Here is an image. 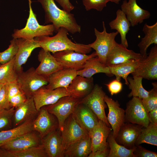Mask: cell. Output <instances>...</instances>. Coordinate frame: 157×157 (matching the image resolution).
<instances>
[{"instance_id": "603a6c76", "label": "cell", "mask_w": 157, "mask_h": 157, "mask_svg": "<svg viewBox=\"0 0 157 157\" xmlns=\"http://www.w3.org/2000/svg\"><path fill=\"white\" fill-rule=\"evenodd\" d=\"M94 86L92 77L86 78L77 75L66 89L69 96L81 99L90 93Z\"/></svg>"}, {"instance_id": "db71d44e", "label": "cell", "mask_w": 157, "mask_h": 157, "mask_svg": "<svg viewBox=\"0 0 157 157\" xmlns=\"http://www.w3.org/2000/svg\"><path fill=\"white\" fill-rule=\"evenodd\" d=\"M1 65V64L0 63V66Z\"/></svg>"}, {"instance_id": "1f68e13d", "label": "cell", "mask_w": 157, "mask_h": 157, "mask_svg": "<svg viewBox=\"0 0 157 157\" xmlns=\"http://www.w3.org/2000/svg\"><path fill=\"white\" fill-rule=\"evenodd\" d=\"M142 31L144 36L142 38L138 44L140 53L143 57L147 55V51L148 47L151 44L157 45V22L152 25L145 24L143 27Z\"/></svg>"}, {"instance_id": "9c48e42d", "label": "cell", "mask_w": 157, "mask_h": 157, "mask_svg": "<svg viewBox=\"0 0 157 157\" xmlns=\"http://www.w3.org/2000/svg\"><path fill=\"white\" fill-rule=\"evenodd\" d=\"M52 55L63 68L70 69L77 71L83 68L88 60L97 56L95 51L88 55L69 50L57 52Z\"/></svg>"}, {"instance_id": "4dcf8cb0", "label": "cell", "mask_w": 157, "mask_h": 157, "mask_svg": "<svg viewBox=\"0 0 157 157\" xmlns=\"http://www.w3.org/2000/svg\"><path fill=\"white\" fill-rule=\"evenodd\" d=\"M33 120L27 121L12 129L0 131V147L19 136L33 131Z\"/></svg>"}, {"instance_id": "f5cc1de1", "label": "cell", "mask_w": 157, "mask_h": 157, "mask_svg": "<svg viewBox=\"0 0 157 157\" xmlns=\"http://www.w3.org/2000/svg\"><path fill=\"white\" fill-rule=\"evenodd\" d=\"M28 2H31V0H28Z\"/></svg>"}, {"instance_id": "484cf974", "label": "cell", "mask_w": 157, "mask_h": 157, "mask_svg": "<svg viewBox=\"0 0 157 157\" xmlns=\"http://www.w3.org/2000/svg\"><path fill=\"white\" fill-rule=\"evenodd\" d=\"M38 112L33 97L27 98L23 104L15 109L13 120V126L16 127L27 121L33 120Z\"/></svg>"}, {"instance_id": "7c38bea8", "label": "cell", "mask_w": 157, "mask_h": 157, "mask_svg": "<svg viewBox=\"0 0 157 157\" xmlns=\"http://www.w3.org/2000/svg\"><path fill=\"white\" fill-rule=\"evenodd\" d=\"M69 96L66 89L60 87L51 90L44 86L36 91L33 96L37 110L38 111L44 106L56 103L64 96Z\"/></svg>"}, {"instance_id": "cb8c5ba5", "label": "cell", "mask_w": 157, "mask_h": 157, "mask_svg": "<svg viewBox=\"0 0 157 157\" xmlns=\"http://www.w3.org/2000/svg\"><path fill=\"white\" fill-rule=\"evenodd\" d=\"M40 63L35 69L36 72L42 75L48 77L53 73L63 69L50 52L42 48L38 55Z\"/></svg>"}, {"instance_id": "8992f818", "label": "cell", "mask_w": 157, "mask_h": 157, "mask_svg": "<svg viewBox=\"0 0 157 157\" xmlns=\"http://www.w3.org/2000/svg\"><path fill=\"white\" fill-rule=\"evenodd\" d=\"M103 30L100 32L94 28L96 39L93 43L88 44L89 46L95 51L99 60L106 64L107 56L116 42L115 38L118 34L117 31L108 33L107 32L105 22L103 21Z\"/></svg>"}, {"instance_id": "ee69618b", "label": "cell", "mask_w": 157, "mask_h": 157, "mask_svg": "<svg viewBox=\"0 0 157 157\" xmlns=\"http://www.w3.org/2000/svg\"><path fill=\"white\" fill-rule=\"evenodd\" d=\"M133 153L136 157H156L157 153L146 149L140 145H135Z\"/></svg>"}, {"instance_id": "7402d4cb", "label": "cell", "mask_w": 157, "mask_h": 157, "mask_svg": "<svg viewBox=\"0 0 157 157\" xmlns=\"http://www.w3.org/2000/svg\"><path fill=\"white\" fill-rule=\"evenodd\" d=\"M48 157H64V150L60 130H55L41 139Z\"/></svg>"}, {"instance_id": "f546056e", "label": "cell", "mask_w": 157, "mask_h": 157, "mask_svg": "<svg viewBox=\"0 0 157 157\" xmlns=\"http://www.w3.org/2000/svg\"><path fill=\"white\" fill-rule=\"evenodd\" d=\"M140 59H132L124 63L108 66L110 73L115 76L116 79L120 81L122 78L125 81V84L128 85V77L135 70Z\"/></svg>"}, {"instance_id": "277c9868", "label": "cell", "mask_w": 157, "mask_h": 157, "mask_svg": "<svg viewBox=\"0 0 157 157\" xmlns=\"http://www.w3.org/2000/svg\"><path fill=\"white\" fill-rule=\"evenodd\" d=\"M17 81L27 98L33 97L36 91L49 82L48 77L38 74L33 67L17 73Z\"/></svg>"}, {"instance_id": "d6a6232c", "label": "cell", "mask_w": 157, "mask_h": 157, "mask_svg": "<svg viewBox=\"0 0 157 157\" xmlns=\"http://www.w3.org/2000/svg\"><path fill=\"white\" fill-rule=\"evenodd\" d=\"M107 141L109 147L108 157H136L133 153L135 145L133 149H128L119 144L115 140L112 130L108 136Z\"/></svg>"}, {"instance_id": "6da1fadb", "label": "cell", "mask_w": 157, "mask_h": 157, "mask_svg": "<svg viewBox=\"0 0 157 157\" xmlns=\"http://www.w3.org/2000/svg\"><path fill=\"white\" fill-rule=\"evenodd\" d=\"M44 10L45 23H52L57 33L61 27L66 29L69 33L74 34L80 33L81 26L77 23L74 15L59 8L54 0H38Z\"/></svg>"}, {"instance_id": "ffe728a7", "label": "cell", "mask_w": 157, "mask_h": 157, "mask_svg": "<svg viewBox=\"0 0 157 157\" xmlns=\"http://www.w3.org/2000/svg\"><path fill=\"white\" fill-rule=\"evenodd\" d=\"M17 39L18 49L15 56V66L18 73L23 71L22 65L26 63L33 51L36 48L40 47V46L39 42L34 38L31 40Z\"/></svg>"}, {"instance_id": "816d5d0a", "label": "cell", "mask_w": 157, "mask_h": 157, "mask_svg": "<svg viewBox=\"0 0 157 157\" xmlns=\"http://www.w3.org/2000/svg\"><path fill=\"white\" fill-rule=\"evenodd\" d=\"M4 84L0 83V89Z\"/></svg>"}, {"instance_id": "52a82bcc", "label": "cell", "mask_w": 157, "mask_h": 157, "mask_svg": "<svg viewBox=\"0 0 157 157\" xmlns=\"http://www.w3.org/2000/svg\"><path fill=\"white\" fill-rule=\"evenodd\" d=\"M106 94L102 87L96 84L90 93L81 99L80 103L88 107L99 120L110 127L105 112V109L107 106L104 100Z\"/></svg>"}, {"instance_id": "8d00e7d4", "label": "cell", "mask_w": 157, "mask_h": 157, "mask_svg": "<svg viewBox=\"0 0 157 157\" xmlns=\"http://www.w3.org/2000/svg\"><path fill=\"white\" fill-rule=\"evenodd\" d=\"M12 152L14 157H48L41 144L22 151Z\"/></svg>"}, {"instance_id": "5bb4252c", "label": "cell", "mask_w": 157, "mask_h": 157, "mask_svg": "<svg viewBox=\"0 0 157 157\" xmlns=\"http://www.w3.org/2000/svg\"><path fill=\"white\" fill-rule=\"evenodd\" d=\"M104 100L108 108L107 120L115 138L120 128L125 123V110L120 107L117 101L114 100L106 94Z\"/></svg>"}, {"instance_id": "d4e9b609", "label": "cell", "mask_w": 157, "mask_h": 157, "mask_svg": "<svg viewBox=\"0 0 157 157\" xmlns=\"http://www.w3.org/2000/svg\"><path fill=\"white\" fill-rule=\"evenodd\" d=\"M77 75V71L70 69L63 68L49 76L48 77V83L45 86L51 90L60 87L66 88Z\"/></svg>"}, {"instance_id": "4fadbf2b", "label": "cell", "mask_w": 157, "mask_h": 157, "mask_svg": "<svg viewBox=\"0 0 157 157\" xmlns=\"http://www.w3.org/2000/svg\"><path fill=\"white\" fill-rule=\"evenodd\" d=\"M38 114L33 122V131L37 132L41 139L49 133L58 129V121H56L52 116L44 107L38 111Z\"/></svg>"}, {"instance_id": "7dc6e473", "label": "cell", "mask_w": 157, "mask_h": 157, "mask_svg": "<svg viewBox=\"0 0 157 157\" xmlns=\"http://www.w3.org/2000/svg\"><path fill=\"white\" fill-rule=\"evenodd\" d=\"M63 8V9L68 12H70L74 8V6L69 0H55Z\"/></svg>"}, {"instance_id": "83f0119b", "label": "cell", "mask_w": 157, "mask_h": 157, "mask_svg": "<svg viewBox=\"0 0 157 157\" xmlns=\"http://www.w3.org/2000/svg\"><path fill=\"white\" fill-rule=\"evenodd\" d=\"M116 15L115 18L110 21L109 25L111 29L115 30L119 33L121 44L127 48L128 44L126 35L130 29V24L125 14L121 9L117 10Z\"/></svg>"}, {"instance_id": "b9f144b4", "label": "cell", "mask_w": 157, "mask_h": 157, "mask_svg": "<svg viewBox=\"0 0 157 157\" xmlns=\"http://www.w3.org/2000/svg\"><path fill=\"white\" fill-rule=\"evenodd\" d=\"M10 108L8 97V83L5 84L0 89V110Z\"/></svg>"}, {"instance_id": "f35d334b", "label": "cell", "mask_w": 157, "mask_h": 157, "mask_svg": "<svg viewBox=\"0 0 157 157\" xmlns=\"http://www.w3.org/2000/svg\"><path fill=\"white\" fill-rule=\"evenodd\" d=\"M8 47L4 51L0 52V63L1 64L11 60L15 56L18 49L17 39L13 38L10 41Z\"/></svg>"}, {"instance_id": "836d02e7", "label": "cell", "mask_w": 157, "mask_h": 157, "mask_svg": "<svg viewBox=\"0 0 157 157\" xmlns=\"http://www.w3.org/2000/svg\"><path fill=\"white\" fill-rule=\"evenodd\" d=\"M143 143L157 146V124L151 122L147 127L142 128L135 145Z\"/></svg>"}, {"instance_id": "ba28073f", "label": "cell", "mask_w": 157, "mask_h": 157, "mask_svg": "<svg viewBox=\"0 0 157 157\" xmlns=\"http://www.w3.org/2000/svg\"><path fill=\"white\" fill-rule=\"evenodd\" d=\"M125 122L137 124L147 127L151 123L149 115L142 102V99L136 97L127 103L125 110Z\"/></svg>"}, {"instance_id": "7bdbcfd3", "label": "cell", "mask_w": 157, "mask_h": 157, "mask_svg": "<svg viewBox=\"0 0 157 157\" xmlns=\"http://www.w3.org/2000/svg\"><path fill=\"white\" fill-rule=\"evenodd\" d=\"M27 99L25 95L21 90L17 94L9 99L10 106L16 108L23 104Z\"/></svg>"}, {"instance_id": "4316f807", "label": "cell", "mask_w": 157, "mask_h": 157, "mask_svg": "<svg viewBox=\"0 0 157 157\" xmlns=\"http://www.w3.org/2000/svg\"><path fill=\"white\" fill-rule=\"evenodd\" d=\"M91 152V141L89 134L69 146L65 151L64 156L87 157Z\"/></svg>"}, {"instance_id": "60d3db41", "label": "cell", "mask_w": 157, "mask_h": 157, "mask_svg": "<svg viewBox=\"0 0 157 157\" xmlns=\"http://www.w3.org/2000/svg\"><path fill=\"white\" fill-rule=\"evenodd\" d=\"M83 4L87 11L94 9L101 11L106 7V0H82Z\"/></svg>"}, {"instance_id": "5b68a950", "label": "cell", "mask_w": 157, "mask_h": 157, "mask_svg": "<svg viewBox=\"0 0 157 157\" xmlns=\"http://www.w3.org/2000/svg\"><path fill=\"white\" fill-rule=\"evenodd\" d=\"M81 99L71 96H66L61 98L53 104L44 106L56 117L58 122V129L60 131L63 129L65 120L72 113Z\"/></svg>"}, {"instance_id": "e575fe53", "label": "cell", "mask_w": 157, "mask_h": 157, "mask_svg": "<svg viewBox=\"0 0 157 157\" xmlns=\"http://www.w3.org/2000/svg\"><path fill=\"white\" fill-rule=\"evenodd\" d=\"M142 77L137 76L128 77L127 80L129 83L128 85L131 90L128 95L129 97H136L142 99L148 97L149 92L143 88L142 85Z\"/></svg>"}, {"instance_id": "8fae6325", "label": "cell", "mask_w": 157, "mask_h": 157, "mask_svg": "<svg viewBox=\"0 0 157 157\" xmlns=\"http://www.w3.org/2000/svg\"><path fill=\"white\" fill-rule=\"evenodd\" d=\"M148 80L157 79V45H155L148 54L140 59L135 70L131 74Z\"/></svg>"}, {"instance_id": "d6986e66", "label": "cell", "mask_w": 157, "mask_h": 157, "mask_svg": "<svg viewBox=\"0 0 157 157\" xmlns=\"http://www.w3.org/2000/svg\"><path fill=\"white\" fill-rule=\"evenodd\" d=\"M112 130L111 128L107 126L102 121L99 120L97 124L89 133L91 141V152L108 147L107 138Z\"/></svg>"}, {"instance_id": "2e32d148", "label": "cell", "mask_w": 157, "mask_h": 157, "mask_svg": "<svg viewBox=\"0 0 157 157\" xmlns=\"http://www.w3.org/2000/svg\"><path fill=\"white\" fill-rule=\"evenodd\" d=\"M142 57L140 53L128 49L116 42L107 56L106 64L108 66L117 65L132 59L139 60Z\"/></svg>"}, {"instance_id": "ab89813d", "label": "cell", "mask_w": 157, "mask_h": 157, "mask_svg": "<svg viewBox=\"0 0 157 157\" xmlns=\"http://www.w3.org/2000/svg\"><path fill=\"white\" fill-rule=\"evenodd\" d=\"M153 88L149 91L148 97L142 99L143 104L147 112L157 108V83L153 82Z\"/></svg>"}, {"instance_id": "74e56055", "label": "cell", "mask_w": 157, "mask_h": 157, "mask_svg": "<svg viewBox=\"0 0 157 157\" xmlns=\"http://www.w3.org/2000/svg\"><path fill=\"white\" fill-rule=\"evenodd\" d=\"M15 108L0 110V131L10 129Z\"/></svg>"}, {"instance_id": "e0dca14e", "label": "cell", "mask_w": 157, "mask_h": 157, "mask_svg": "<svg viewBox=\"0 0 157 157\" xmlns=\"http://www.w3.org/2000/svg\"><path fill=\"white\" fill-rule=\"evenodd\" d=\"M121 8L132 27L142 23L151 16L149 11L142 9L138 4L136 0H129L128 1L124 0Z\"/></svg>"}, {"instance_id": "7a4b0ae2", "label": "cell", "mask_w": 157, "mask_h": 157, "mask_svg": "<svg viewBox=\"0 0 157 157\" xmlns=\"http://www.w3.org/2000/svg\"><path fill=\"white\" fill-rule=\"evenodd\" d=\"M68 32L65 28L61 27L53 36H44L34 39L39 42L40 47L52 53L69 50L87 54L92 51V49L88 44L72 42L68 37Z\"/></svg>"}, {"instance_id": "3957f363", "label": "cell", "mask_w": 157, "mask_h": 157, "mask_svg": "<svg viewBox=\"0 0 157 157\" xmlns=\"http://www.w3.org/2000/svg\"><path fill=\"white\" fill-rule=\"evenodd\" d=\"M28 3L29 14L26 26L22 29H15L12 34L13 38L31 40L36 37L52 35L55 32L53 25L52 24L40 25L32 10L31 2Z\"/></svg>"}, {"instance_id": "d590c367", "label": "cell", "mask_w": 157, "mask_h": 157, "mask_svg": "<svg viewBox=\"0 0 157 157\" xmlns=\"http://www.w3.org/2000/svg\"><path fill=\"white\" fill-rule=\"evenodd\" d=\"M15 57L11 60L0 66V83L6 84L17 80V73L15 66Z\"/></svg>"}, {"instance_id": "c3c4849f", "label": "cell", "mask_w": 157, "mask_h": 157, "mask_svg": "<svg viewBox=\"0 0 157 157\" xmlns=\"http://www.w3.org/2000/svg\"><path fill=\"white\" fill-rule=\"evenodd\" d=\"M109 152L108 147L104 150H97L94 153L91 152L88 157H108Z\"/></svg>"}, {"instance_id": "f1b7e54d", "label": "cell", "mask_w": 157, "mask_h": 157, "mask_svg": "<svg viewBox=\"0 0 157 157\" xmlns=\"http://www.w3.org/2000/svg\"><path fill=\"white\" fill-rule=\"evenodd\" d=\"M77 75L83 77L90 78L94 74L102 73L109 76H113L110 73L108 66L101 63L97 56L88 60L85 63L83 68L77 71Z\"/></svg>"}, {"instance_id": "44dd1931", "label": "cell", "mask_w": 157, "mask_h": 157, "mask_svg": "<svg viewBox=\"0 0 157 157\" xmlns=\"http://www.w3.org/2000/svg\"><path fill=\"white\" fill-rule=\"evenodd\" d=\"M72 115L78 124L89 133L99 120L88 107L80 102L75 108Z\"/></svg>"}, {"instance_id": "f907efd6", "label": "cell", "mask_w": 157, "mask_h": 157, "mask_svg": "<svg viewBox=\"0 0 157 157\" xmlns=\"http://www.w3.org/2000/svg\"><path fill=\"white\" fill-rule=\"evenodd\" d=\"M121 0H106L107 2L110 1L111 2L114 3L116 4H118Z\"/></svg>"}, {"instance_id": "bcb514c9", "label": "cell", "mask_w": 157, "mask_h": 157, "mask_svg": "<svg viewBox=\"0 0 157 157\" xmlns=\"http://www.w3.org/2000/svg\"><path fill=\"white\" fill-rule=\"evenodd\" d=\"M21 91L17 80L8 83V92L9 100L12 97Z\"/></svg>"}, {"instance_id": "9a60e30c", "label": "cell", "mask_w": 157, "mask_h": 157, "mask_svg": "<svg viewBox=\"0 0 157 157\" xmlns=\"http://www.w3.org/2000/svg\"><path fill=\"white\" fill-rule=\"evenodd\" d=\"M143 127L137 124L125 122L120 128L115 140L118 144L126 148L133 149Z\"/></svg>"}, {"instance_id": "681fc988", "label": "cell", "mask_w": 157, "mask_h": 157, "mask_svg": "<svg viewBox=\"0 0 157 157\" xmlns=\"http://www.w3.org/2000/svg\"><path fill=\"white\" fill-rule=\"evenodd\" d=\"M151 122L157 124V108L149 112Z\"/></svg>"}, {"instance_id": "ac0fdd59", "label": "cell", "mask_w": 157, "mask_h": 157, "mask_svg": "<svg viewBox=\"0 0 157 157\" xmlns=\"http://www.w3.org/2000/svg\"><path fill=\"white\" fill-rule=\"evenodd\" d=\"M41 144V138L33 131L19 136L0 147L12 151H22Z\"/></svg>"}, {"instance_id": "f6af8a7d", "label": "cell", "mask_w": 157, "mask_h": 157, "mask_svg": "<svg viewBox=\"0 0 157 157\" xmlns=\"http://www.w3.org/2000/svg\"><path fill=\"white\" fill-rule=\"evenodd\" d=\"M111 95L116 94L121 92L123 88L122 83L116 79L105 84Z\"/></svg>"}, {"instance_id": "30bf717a", "label": "cell", "mask_w": 157, "mask_h": 157, "mask_svg": "<svg viewBox=\"0 0 157 157\" xmlns=\"http://www.w3.org/2000/svg\"><path fill=\"white\" fill-rule=\"evenodd\" d=\"M60 132L64 151L70 145L89 134L76 121L72 114L65 120L63 129Z\"/></svg>"}]
</instances>
